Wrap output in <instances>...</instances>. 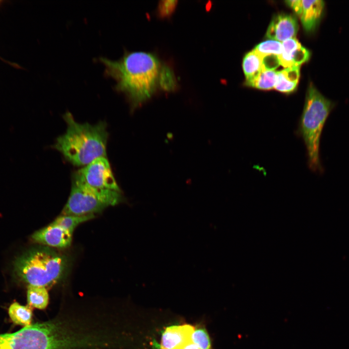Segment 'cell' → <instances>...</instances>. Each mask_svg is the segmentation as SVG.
I'll return each instance as SVG.
<instances>
[{"label": "cell", "instance_id": "cell-20", "mask_svg": "<svg viewBox=\"0 0 349 349\" xmlns=\"http://www.w3.org/2000/svg\"><path fill=\"white\" fill-rule=\"evenodd\" d=\"M192 341L200 349H212L209 336L203 328H197L192 334Z\"/></svg>", "mask_w": 349, "mask_h": 349}, {"label": "cell", "instance_id": "cell-19", "mask_svg": "<svg viewBox=\"0 0 349 349\" xmlns=\"http://www.w3.org/2000/svg\"><path fill=\"white\" fill-rule=\"evenodd\" d=\"M254 50L262 58L270 56L279 57L282 52V44L276 40H266L257 45Z\"/></svg>", "mask_w": 349, "mask_h": 349}, {"label": "cell", "instance_id": "cell-5", "mask_svg": "<svg viewBox=\"0 0 349 349\" xmlns=\"http://www.w3.org/2000/svg\"><path fill=\"white\" fill-rule=\"evenodd\" d=\"M123 199L121 192L95 189L72 180L70 195L62 215L94 214L118 204Z\"/></svg>", "mask_w": 349, "mask_h": 349}, {"label": "cell", "instance_id": "cell-3", "mask_svg": "<svg viewBox=\"0 0 349 349\" xmlns=\"http://www.w3.org/2000/svg\"><path fill=\"white\" fill-rule=\"evenodd\" d=\"M333 103L325 97L312 85L306 93L302 113L299 120L298 131L304 143L308 164L313 171H320V140L326 120Z\"/></svg>", "mask_w": 349, "mask_h": 349}, {"label": "cell", "instance_id": "cell-17", "mask_svg": "<svg viewBox=\"0 0 349 349\" xmlns=\"http://www.w3.org/2000/svg\"><path fill=\"white\" fill-rule=\"evenodd\" d=\"M277 79V71L264 69L251 86L262 90L274 88Z\"/></svg>", "mask_w": 349, "mask_h": 349}, {"label": "cell", "instance_id": "cell-6", "mask_svg": "<svg viewBox=\"0 0 349 349\" xmlns=\"http://www.w3.org/2000/svg\"><path fill=\"white\" fill-rule=\"evenodd\" d=\"M72 180L95 189L121 192L106 157L98 158L77 170Z\"/></svg>", "mask_w": 349, "mask_h": 349}, {"label": "cell", "instance_id": "cell-13", "mask_svg": "<svg viewBox=\"0 0 349 349\" xmlns=\"http://www.w3.org/2000/svg\"><path fill=\"white\" fill-rule=\"evenodd\" d=\"M242 66L246 78V83L248 86L251 85L265 69L262 57L254 49L248 52L244 57Z\"/></svg>", "mask_w": 349, "mask_h": 349}, {"label": "cell", "instance_id": "cell-10", "mask_svg": "<svg viewBox=\"0 0 349 349\" xmlns=\"http://www.w3.org/2000/svg\"><path fill=\"white\" fill-rule=\"evenodd\" d=\"M195 329L194 326L188 324L166 327L161 335L159 349H182L192 342Z\"/></svg>", "mask_w": 349, "mask_h": 349}, {"label": "cell", "instance_id": "cell-8", "mask_svg": "<svg viewBox=\"0 0 349 349\" xmlns=\"http://www.w3.org/2000/svg\"><path fill=\"white\" fill-rule=\"evenodd\" d=\"M286 2L299 15L304 29L307 32L313 31L321 17L324 2L321 0H294Z\"/></svg>", "mask_w": 349, "mask_h": 349}, {"label": "cell", "instance_id": "cell-15", "mask_svg": "<svg viewBox=\"0 0 349 349\" xmlns=\"http://www.w3.org/2000/svg\"><path fill=\"white\" fill-rule=\"evenodd\" d=\"M8 315L15 325L26 327L32 324L33 308L29 305H22L15 301L9 307Z\"/></svg>", "mask_w": 349, "mask_h": 349}, {"label": "cell", "instance_id": "cell-14", "mask_svg": "<svg viewBox=\"0 0 349 349\" xmlns=\"http://www.w3.org/2000/svg\"><path fill=\"white\" fill-rule=\"evenodd\" d=\"M299 76V67H287L277 71V79L274 89L284 93L293 92L297 85Z\"/></svg>", "mask_w": 349, "mask_h": 349}, {"label": "cell", "instance_id": "cell-18", "mask_svg": "<svg viewBox=\"0 0 349 349\" xmlns=\"http://www.w3.org/2000/svg\"><path fill=\"white\" fill-rule=\"evenodd\" d=\"M94 217V214L83 216L61 215L57 217L53 222L66 230L73 232L75 228L79 224L90 220Z\"/></svg>", "mask_w": 349, "mask_h": 349}, {"label": "cell", "instance_id": "cell-1", "mask_svg": "<svg viewBox=\"0 0 349 349\" xmlns=\"http://www.w3.org/2000/svg\"><path fill=\"white\" fill-rule=\"evenodd\" d=\"M104 74L116 82L117 91L124 94L132 110L150 98L158 89L172 91L176 80L172 70L154 54L126 51L118 60L100 57Z\"/></svg>", "mask_w": 349, "mask_h": 349}, {"label": "cell", "instance_id": "cell-4", "mask_svg": "<svg viewBox=\"0 0 349 349\" xmlns=\"http://www.w3.org/2000/svg\"><path fill=\"white\" fill-rule=\"evenodd\" d=\"M17 276L29 285L47 287L61 278L67 265L65 258L48 248L32 249L15 262Z\"/></svg>", "mask_w": 349, "mask_h": 349}, {"label": "cell", "instance_id": "cell-12", "mask_svg": "<svg viewBox=\"0 0 349 349\" xmlns=\"http://www.w3.org/2000/svg\"><path fill=\"white\" fill-rule=\"evenodd\" d=\"M282 44V52L278 57L280 65L286 68L299 67L309 59L310 52L295 38L287 39Z\"/></svg>", "mask_w": 349, "mask_h": 349}, {"label": "cell", "instance_id": "cell-22", "mask_svg": "<svg viewBox=\"0 0 349 349\" xmlns=\"http://www.w3.org/2000/svg\"><path fill=\"white\" fill-rule=\"evenodd\" d=\"M182 349H200V348L193 342L188 344Z\"/></svg>", "mask_w": 349, "mask_h": 349}, {"label": "cell", "instance_id": "cell-2", "mask_svg": "<svg viewBox=\"0 0 349 349\" xmlns=\"http://www.w3.org/2000/svg\"><path fill=\"white\" fill-rule=\"evenodd\" d=\"M63 118L67 128L57 138L53 148L67 160L75 166H85L98 158L106 157L108 133L105 122L79 123L69 112Z\"/></svg>", "mask_w": 349, "mask_h": 349}, {"label": "cell", "instance_id": "cell-11", "mask_svg": "<svg viewBox=\"0 0 349 349\" xmlns=\"http://www.w3.org/2000/svg\"><path fill=\"white\" fill-rule=\"evenodd\" d=\"M298 29L296 18L291 15H279L274 17L267 30L266 36L282 43L295 38Z\"/></svg>", "mask_w": 349, "mask_h": 349}, {"label": "cell", "instance_id": "cell-16", "mask_svg": "<svg viewBox=\"0 0 349 349\" xmlns=\"http://www.w3.org/2000/svg\"><path fill=\"white\" fill-rule=\"evenodd\" d=\"M28 305L40 310L45 309L49 302L46 287L29 285L27 292Z\"/></svg>", "mask_w": 349, "mask_h": 349}, {"label": "cell", "instance_id": "cell-9", "mask_svg": "<svg viewBox=\"0 0 349 349\" xmlns=\"http://www.w3.org/2000/svg\"><path fill=\"white\" fill-rule=\"evenodd\" d=\"M73 233L52 222L35 232L32 238L35 242L53 247L63 248L70 245Z\"/></svg>", "mask_w": 349, "mask_h": 349}, {"label": "cell", "instance_id": "cell-7", "mask_svg": "<svg viewBox=\"0 0 349 349\" xmlns=\"http://www.w3.org/2000/svg\"><path fill=\"white\" fill-rule=\"evenodd\" d=\"M0 349H48L45 322L32 324L15 333L0 334Z\"/></svg>", "mask_w": 349, "mask_h": 349}, {"label": "cell", "instance_id": "cell-21", "mask_svg": "<svg viewBox=\"0 0 349 349\" xmlns=\"http://www.w3.org/2000/svg\"><path fill=\"white\" fill-rule=\"evenodd\" d=\"M176 4V1H162L159 6V11L163 16L170 15L174 10Z\"/></svg>", "mask_w": 349, "mask_h": 349}]
</instances>
